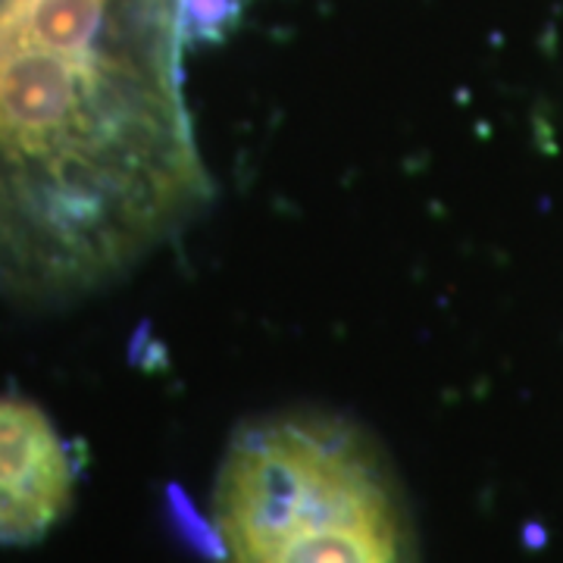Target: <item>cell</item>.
<instances>
[{
  "instance_id": "cell-1",
  "label": "cell",
  "mask_w": 563,
  "mask_h": 563,
  "mask_svg": "<svg viewBox=\"0 0 563 563\" xmlns=\"http://www.w3.org/2000/svg\"><path fill=\"white\" fill-rule=\"evenodd\" d=\"M213 526L222 563H420L379 448L322 413L263 417L235 432Z\"/></svg>"
},
{
  "instance_id": "cell-2",
  "label": "cell",
  "mask_w": 563,
  "mask_h": 563,
  "mask_svg": "<svg viewBox=\"0 0 563 563\" xmlns=\"http://www.w3.org/2000/svg\"><path fill=\"white\" fill-rule=\"evenodd\" d=\"M76 463L38 404L0 395V542L47 536L73 504Z\"/></svg>"
}]
</instances>
